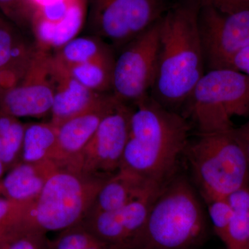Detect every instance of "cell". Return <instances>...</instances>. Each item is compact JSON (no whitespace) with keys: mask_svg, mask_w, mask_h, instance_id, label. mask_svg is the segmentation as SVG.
<instances>
[{"mask_svg":"<svg viewBox=\"0 0 249 249\" xmlns=\"http://www.w3.org/2000/svg\"><path fill=\"white\" fill-rule=\"evenodd\" d=\"M200 9L197 0H182L170 6L160 18L157 72L150 94L171 110L186 104L206 73L199 29Z\"/></svg>","mask_w":249,"mask_h":249,"instance_id":"obj_1","label":"cell"},{"mask_svg":"<svg viewBox=\"0 0 249 249\" xmlns=\"http://www.w3.org/2000/svg\"><path fill=\"white\" fill-rule=\"evenodd\" d=\"M121 168L163 185L176 175L191 124L149 94L134 104Z\"/></svg>","mask_w":249,"mask_h":249,"instance_id":"obj_2","label":"cell"},{"mask_svg":"<svg viewBox=\"0 0 249 249\" xmlns=\"http://www.w3.org/2000/svg\"><path fill=\"white\" fill-rule=\"evenodd\" d=\"M207 223L194 188L175 175L156 196L131 249H192L204 240Z\"/></svg>","mask_w":249,"mask_h":249,"instance_id":"obj_3","label":"cell"},{"mask_svg":"<svg viewBox=\"0 0 249 249\" xmlns=\"http://www.w3.org/2000/svg\"><path fill=\"white\" fill-rule=\"evenodd\" d=\"M232 129L199 134L187 147L193 177L205 202L227 198L249 184L248 160Z\"/></svg>","mask_w":249,"mask_h":249,"instance_id":"obj_4","label":"cell"},{"mask_svg":"<svg viewBox=\"0 0 249 249\" xmlns=\"http://www.w3.org/2000/svg\"><path fill=\"white\" fill-rule=\"evenodd\" d=\"M106 181L58 168L33 204L28 220L46 233L81 222Z\"/></svg>","mask_w":249,"mask_h":249,"instance_id":"obj_5","label":"cell"},{"mask_svg":"<svg viewBox=\"0 0 249 249\" xmlns=\"http://www.w3.org/2000/svg\"><path fill=\"white\" fill-rule=\"evenodd\" d=\"M186 105L199 134L230 130L232 117L249 115V76L231 69L209 70Z\"/></svg>","mask_w":249,"mask_h":249,"instance_id":"obj_6","label":"cell"},{"mask_svg":"<svg viewBox=\"0 0 249 249\" xmlns=\"http://www.w3.org/2000/svg\"><path fill=\"white\" fill-rule=\"evenodd\" d=\"M88 1L90 31L116 49L147 30L170 8L166 0Z\"/></svg>","mask_w":249,"mask_h":249,"instance_id":"obj_7","label":"cell"},{"mask_svg":"<svg viewBox=\"0 0 249 249\" xmlns=\"http://www.w3.org/2000/svg\"><path fill=\"white\" fill-rule=\"evenodd\" d=\"M160 20L124 46L116 57L112 93L121 102L135 104L151 91L157 72Z\"/></svg>","mask_w":249,"mask_h":249,"instance_id":"obj_8","label":"cell"},{"mask_svg":"<svg viewBox=\"0 0 249 249\" xmlns=\"http://www.w3.org/2000/svg\"><path fill=\"white\" fill-rule=\"evenodd\" d=\"M133 108L119 101L101 121L72 170L107 180L121 169Z\"/></svg>","mask_w":249,"mask_h":249,"instance_id":"obj_9","label":"cell"},{"mask_svg":"<svg viewBox=\"0 0 249 249\" xmlns=\"http://www.w3.org/2000/svg\"><path fill=\"white\" fill-rule=\"evenodd\" d=\"M199 29L205 66L231 69L235 55L249 47V10L224 13L201 6Z\"/></svg>","mask_w":249,"mask_h":249,"instance_id":"obj_10","label":"cell"},{"mask_svg":"<svg viewBox=\"0 0 249 249\" xmlns=\"http://www.w3.org/2000/svg\"><path fill=\"white\" fill-rule=\"evenodd\" d=\"M52 55V52L36 45L27 71L16 84L5 90L0 111L18 119L50 115L53 101Z\"/></svg>","mask_w":249,"mask_h":249,"instance_id":"obj_11","label":"cell"},{"mask_svg":"<svg viewBox=\"0 0 249 249\" xmlns=\"http://www.w3.org/2000/svg\"><path fill=\"white\" fill-rule=\"evenodd\" d=\"M161 186L152 187L119 209L87 216L82 221L93 235L115 249H131L142 231Z\"/></svg>","mask_w":249,"mask_h":249,"instance_id":"obj_12","label":"cell"},{"mask_svg":"<svg viewBox=\"0 0 249 249\" xmlns=\"http://www.w3.org/2000/svg\"><path fill=\"white\" fill-rule=\"evenodd\" d=\"M88 0H54L33 11L36 45L56 51L76 37L88 16Z\"/></svg>","mask_w":249,"mask_h":249,"instance_id":"obj_13","label":"cell"},{"mask_svg":"<svg viewBox=\"0 0 249 249\" xmlns=\"http://www.w3.org/2000/svg\"><path fill=\"white\" fill-rule=\"evenodd\" d=\"M119 101L112 93H105L89 109L57 126V148L53 161L58 168L73 169L101 121Z\"/></svg>","mask_w":249,"mask_h":249,"instance_id":"obj_14","label":"cell"},{"mask_svg":"<svg viewBox=\"0 0 249 249\" xmlns=\"http://www.w3.org/2000/svg\"><path fill=\"white\" fill-rule=\"evenodd\" d=\"M51 76L53 87V101L50 122L55 127L93 106L105 93L93 92L77 81L53 53Z\"/></svg>","mask_w":249,"mask_h":249,"instance_id":"obj_15","label":"cell"},{"mask_svg":"<svg viewBox=\"0 0 249 249\" xmlns=\"http://www.w3.org/2000/svg\"><path fill=\"white\" fill-rule=\"evenodd\" d=\"M58 166L52 160L20 161L6 172L0 179V196L18 202H35Z\"/></svg>","mask_w":249,"mask_h":249,"instance_id":"obj_16","label":"cell"},{"mask_svg":"<svg viewBox=\"0 0 249 249\" xmlns=\"http://www.w3.org/2000/svg\"><path fill=\"white\" fill-rule=\"evenodd\" d=\"M35 51L36 45L28 44L14 27L0 17V84L5 90L22 78Z\"/></svg>","mask_w":249,"mask_h":249,"instance_id":"obj_17","label":"cell"},{"mask_svg":"<svg viewBox=\"0 0 249 249\" xmlns=\"http://www.w3.org/2000/svg\"><path fill=\"white\" fill-rule=\"evenodd\" d=\"M156 186L161 185L150 182L138 174L121 168L103 184L85 217L119 209Z\"/></svg>","mask_w":249,"mask_h":249,"instance_id":"obj_18","label":"cell"},{"mask_svg":"<svg viewBox=\"0 0 249 249\" xmlns=\"http://www.w3.org/2000/svg\"><path fill=\"white\" fill-rule=\"evenodd\" d=\"M112 46L96 36L76 37L53 53L64 66L98 61H115Z\"/></svg>","mask_w":249,"mask_h":249,"instance_id":"obj_19","label":"cell"},{"mask_svg":"<svg viewBox=\"0 0 249 249\" xmlns=\"http://www.w3.org/2000/svg\"><path fill=\"white\" fill-rule=\"evenodd\" d=\"M56 148L57 127L50 121L25 124L21 161H53Z\"/></svg>","mask_w":249,"mask_h":249,"instance_id":"obj_20","label":"cell"},{"mask_svg":"<svg viewBox=\"0 0 249 249\" xmlns=\"http://www.w3.org/2000/svg\"><path fill=\"white\" fill-rule=\"evenodd\" d=\"M25 124L0 111V160L6 170L21 161Z\"/></svg>","mask_w":249,"mask_h":249,"instance_id":"obj_21","label":"cell"},{"mask_svg":"<svg viewBox=\"0 0 249 249\" xmlns=\"http://www.w3.org/2000/svg\"><path fill=\"white\" fill-rule=\"evenodd\" d=\"M114 62L98 61L68 67L62 65L87 89L95 93H112Z\"/></svg>","mask_w":249,"mask_h":249,"instance_id":"obj_22","label":"cell"},{"mask_svg":"<svg viewBox=\"0 0 249 249\" xmlns=\"http://www.w3.org/2000/svg\"><path fill=\"white\" fill-rule=\"evenodd\" d=\"M49 249H115L100 240L80 222L49 240Z\"/></svg>","mask_w":249,"mask_h":249,"instance_id":"obj_23","label":"cell"},{"mask_svg":"<svg viewBox=\"0 0 249 249\" xmlns=\"http://www.w3.org/2000/svg\"><path fill=\"white\" fill-rule=\"evenodd\" d=\"M47 233L24 221L0 240V249H49Z\"/></svg>","mask_w":249,"mask_h":249,"instance_id":"obj_24","label":"cell"},{"mask_svg":"<svg viewBox=\"0 0 249 249\" xmlns=\"http://www.w3.org/2000/svg\"><path fill=\"white\" fill-rule=\"evenodd\" d=\"M33 204L0 196V240L27 219Z\"/></svg>","mask_w":249,"mask_h":249,"instance_id":"obj_25","label":"cell"},{"mask_svg":"<svg viewBox=\"0 0 249 249\" xmlns=\"http://www.w3.org/2000/svg\"><path fill=\"white\" fill-rule=\"evenodd\" d=\"M225 249H249V211H236L224 240Z\"/></svg>","mask_w":249,"mask_h":249,"instance_id":"obj_26","label":"cell"},{"mask_svg":"<svg viewBox=\"0 0 249 249\" xmlns=\"http://www.w3.org/2000/svg\"><path fill=\"white\" fill-rule=\"evenodd\" d=\"M208 214L214 232L223 242L234 215V211L227 199H214L206 201Z\"/></svg>","mask_w":249,"mask_h":249,"instance_id":"obj_27","label":"cell"},{"mask_svg":"<svg viewBox=\"0 0 249 249\" xmlns=\"http://www.w3.org/2000/svg\"><path fill=\"white\" fill-rule=\"evenodd\" d=\"M0 10L16 25L31 29L32 11L28 0H0Z\"/></svg>","mask_w":249,"mask_h":249,"instance_id":"obj_28","label":"cell"},{"mask_svg":"<svg viewBox=\"0 0 249 249\" xmlns=\"http://www.w3.org/2000/svg\"><path fill=\"white\" fill-rule=\"evenodd\" d=\"M201 6H209L224 13L249 10V0H197Z\"/></svg>","mask_w":249,"mask_h":249,"instance_id":"obj_29","label":"cell"},{"mask_svg":"<svg viewBox=\"0 0 249 249\" xmlns=\"http://www.w3.org/2000/svg\"><path fill=\"white\" fill-rule=\"evenodd\" d=\"M226 199L231 206L234 212L249 211V184L241 187L236 191L232 192Z\"/></svg>","mask_w":249,"mask_h":249,"instance_id":"obj_30","label":"cell"},{"mask_svg":"<svg viewBox=\"0 0 249 249\" xmlns=\"http://www.w3.org/2000/svg\"><path fill=\"white\" fill-rule=\"evenodd\" d=\"M232 134L243 150L249 164V119L246 124L232 129Z\"/></svg>","mask_w":249,"mask_h":249,"instance_id":"obj_31","label":"cell"},{"mask_svg":"<svg viewBox=\"0 0 249 249\" xmlns=\"http://www.w3.org/2000/svg\"><path fill=\"white\" fill-rule=\"evenodd\" d=\"M231 69L249 76V47L244 49L235 55L232 60Z\"/></svg>","mask_w":249,"mask_h":249,"instance_id":"obj_32","label":"cell"},{"mask_svg":"<svg viewBox=\"0 0 249 249\" xmlns=\"http://www.w3.org/2000/svg\"><path fill=\"white\" fill-rule=\"evenodd\" d=\"M54 1V0H28L29 5H30L31 11H34L36 8L39 6H42V5L47 4V3L50 2V1Z\"/></svg>","mask_w":249,"mask_h":249,"instance_id":"obj_33","label":"cell"},{"mask_svg":"<svg viewBox=\"0 0 249 249\" xmlns=\"http://www.w3.org/2000/svg\"><path fill=\"white\" fill-rule=\"evenodd\" d=\"M6 171H7V170H6V167H5L2 161L0 160V179L3 178V176H4V174L6 173Z\"/></svg>","mask_w":249,"mask_h":249,"instance_id":"obj_34","label":"cell"},{"mask_svg":"<svg viewBox=\"0 0 249 249\" xmlns=\"http://www.w3.org/2000/svg\"><path fill=\"white\" fill-rule=\"evenodd\" d=\"M5 89L3 88V87L1 86V84H0V102H1V98H2L3 94H4Z\"/></svg>","mask_w":249,"mask_h":249,"instance_id":"obj_35","label":"cell"}]
</instances>
